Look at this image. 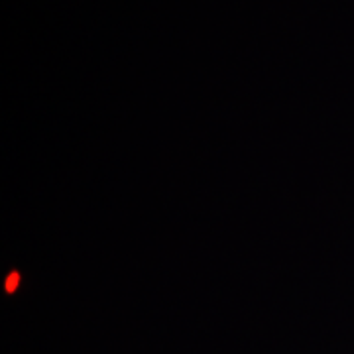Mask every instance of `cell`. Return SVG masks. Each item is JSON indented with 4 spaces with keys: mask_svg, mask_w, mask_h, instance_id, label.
<instances>
[{
    "mask_svg": "<svg viewBox=\"0 0 354 354\" xmlns=\"http://www.w3.org/2000/svg\"><path fill=\"white\" fill-rule=\"evenodd\" d=\"M16 283H18V274H12V276H10V279L6 281V290L14 291V288H16Z\"/></svg>",
    "mask_w": 354,
    "mask_h": 354,
    "instance_id": "obj_1",
    "label": "cell"
}]
</instances>
